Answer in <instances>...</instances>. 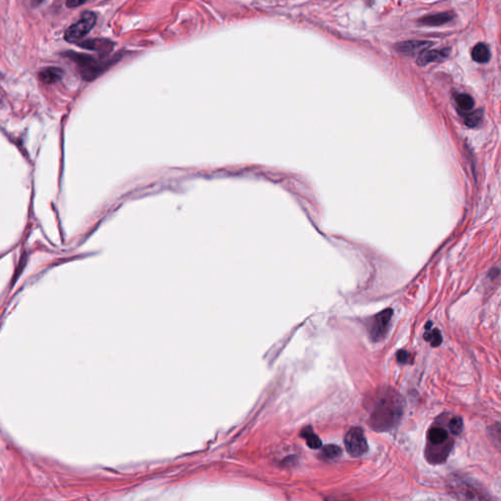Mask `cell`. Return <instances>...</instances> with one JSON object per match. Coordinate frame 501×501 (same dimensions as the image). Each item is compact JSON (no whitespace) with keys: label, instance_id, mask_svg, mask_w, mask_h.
<instances>
[{"label":"cell","instance_id":"cell-1","mask_svg":"<svg viewBox=\"0 0 501 501\" xmlns=\"http://www.w3.org/2000/svg\"><path fill=\"white\" fill-rule=\"evenodd\" d=\"M403 407L398 395L393 392H385L371 415V424L375 430H388L397 423Z\"/></svg>","mask_w":501,"mask_h":501},{"label":"cell","instance_id":"cell-2","mask_svg":"<svg viewBox=\"0 0 501 501\" xmlns=\"http://www.w3.org/2000/svg\"><path fill=\"white\" fill-rule=\"evenodd\" d=\"M63 55L77 63L82 79L87 82L96 80L119 60V57L109 60H99L90 55L77 53L73 51H69Z\"/></svg>","mask_w":501,"mask_h":501},{"label":"cell","instance_id":"cell-3","mask_svg":"<svg viewBox=\"0 0 501 501\" xmlns=\"http://www.w3.org/2000/svg\"><path fill=\"white\" fill-rule=\"evenodd\" d=\"M96 15L93 12L86 11L82 14V19L71 26L65 32V40L68 42H77L85 37L94 27Z\"/></svg>","mask_w":501,"mask_h":501},{"label":"cell","instance_id":"cell-4","mask_svg":"<svg viewBox=\"0 0 501 501\" xmlns=\"http://www.w3.org/2000/svg\"><path fill=\"white\" fill-rule=\"evenodd\" d=\"M346 449L353 457H360L368 450L365 436L360 428H352L345 438Z\"/></svg>","mask_w":501,"mask_h":501},{"label":"cell","instance_id":"cell-5","mask_svg":"<svg viewBox=\"0 0 501 501\" xmlns=\"http://www.w3.org/2000/svg\"><path fill=\"white\" fill-rule=\"evenodd\" d=\"M392 316H393V310L387 309L378 313L374 317L370 329L371 338L378 342L386 337L391 325Z\"/></svg>","mask_w":501,"mask_h":501},{"label":"cell","instance_id":"cell-6","mask_svg":"<svg viewBox=\"0 0 501 501\" xmlns=\"http://www.w3.org/2000/svg\"><path fill=\"white\" fill-rule=\"evenodd\" d=\"M432 42L428 41H408L400 42L395 45V50L402 54L412 55L419 54L427 50L430 46H432Z\"/></svg>","mask_w":501,"mask_h":501},{"label":"cell","instance_id":"cell-7","mask_svg":"<svg viewBox=\"0 0 501 501\" xmlns=\"http://www.w3.org/2000/svg\"><path fill=\"white\" fill-rule=\"evenodd\" d=\"M453 18H454V14L452 12H442V13L428 15L420 19L419 23L421 25L428 27H439L449 23L450 21L453 20Z\"/></svg>","mask_w":501,"mask_h":501},{"label":"cell","instance_id":"cell-8","mask_svg":"<svg viewBox=\"0 0 501 501\" xmlns=\"http://www.w3.org/2000/svg\"><path fill=\"white\" fill-rule=\"evenodd\" d=\"M79 46L84 49L97 51V52H102V53H109L113 50L114 43L108 40H88V41H82L78 43Z\"/></svg>","mask_w":501,"mask_h":501},{"label":"cell","instance_id":"cell-9","mask_svg":"<svg viewBox=\"0 0 501 501\" xmlns=\"http://www.w3.org/2000/svg\"><path fill=\"white\" fill-rule=\"evenodd\" d=\"M449 53L448 49L444 50H425L424 52L420 53V56L417 59V65L418 66H426L430 63L433 62H440L447 58Z\"/></svg>","mask_w":501,"mask_h":501},{"label":"cell","instance_id":"cell-10","mask_svg":"<svg viewBox=\"0 0 501 501\" xmlns=\"http://www.w3.org/2000/svg\"><path fill=\"white\" fill-rule=\"evenodd\" d=\"M63 71L61 69L55 68V67H49V68L44 69L40 73V80L41 82L47 84H51L58 82L62 80L63 78Z\"/></svg>","mask_w":501,"mask_h":501},{"label":"cell","instance_id":"cell-11","mask_svg":"<svg viewBox=\"0 0 501 501\" xmlns=\"http://www.w3.org/2000/svg\"><path fill=\"white\" fill-rule=\"evenodd\" d=\"M448 435L446 429L442 427H433L428 433V440L432 446H441L447 442Z\"/></svg>","mask_w":501,"mask_h":501},{"label":"cell","instance_id":"cell-12","mask_svg":"<svg viewBox=\"0 0 501 501\" xmlns=\"http://www.w3.org/2000/svg\"><path fill=\"white\" fill-rule=\"evenodd\" d=\"M472 58L475 62L484 64L490 59V51L485 43H478L472 50Z\"/></svg>","mask_w":501,"mask_h":501},{"label":"cell","instance_id":"cell-13","mask_svg":"<svg viewBox=\"0 0 501 501\" xmlns=\"http://www.w3.org/2000/svg\"><path fill=\"white\" fill-rule=\"evenodd\" d=\"M455 101L457 104V107L462 111V114L471 112L472 109L474 108V100L469 94L466 93H461L455 96Z\"/></svg>","mask_w":501,"mask_h":501},{"label":"cell","instance_id":"cell-14","mask_svg":"<svg viewBox=\"0 0 501 501\" xmlns=\"http://www.w3.org/2000/svg\"><path fill=\"white\" fill-rule=\"evenodd\" d=\"M302 436L304 437V439L307 441V444L308 446L311 447V448H313V449H317V448H320L321 446H322V443L321 441L319 440L318 436L316 433H314V432L312 431V428L311 427H308V428H305L302 432Z\"/></svg>","mask_w":501,"mask_h":501},{"label":"cell","instance_id":"cell-15","mask_svg":"<svg viewBox=\"0 0 501 501\" xmlns=\"http://www.w3.org/2000/svg\"><path fill=\"white\" fill-rule=\"evenodd\" d=\"M321 454L323 457H325L326 459H334L341 456L342 449L335 445L325 446L321 450Z\"/></svg>","mask_w":501,"mask_h":501},{"label":"cell","instance_id":"cell-16","mask_svg":"<svg viewBox=\"0 0 501 501\" xmlns=\"http://www.w3.org/2000/svg\"><path fill=\"white\" fill-rule=\"evenodd\" d=\"M424 338H425L426 341L430 342V344H431L432 347H439L442 344V342H443L442 333L438 329H433L431 332L426 333L424 335Z\"/></svg>","mask_w":501,"mask_h":501},{"label":"cell","instance_id":"cell-17","mask_svg":"<svg viewBox=\"0 0 501 501\" xmlns=\"http://www.w3.org/2000/svg\"><path fill=\"white\" fill-rule=\"evenodd\" d=\"M482 113L481 112H478V111H475V112H470L468 114H465L464 115V122L465 123L468 125V126H477L480 122L482 121Z\"/></svg>","mask_w":501,"mask_h":501},{"label":"cell","instance_id":"cell-18","mask_svg":"<svg viewBox=\"0 0 501 501\" xmlns=\"http://www.w3.org/2000/svg\"><path fill=\"white\" fill-rule=\"evenodd\" d=\"M448 427H449V430L451 431V433H454V435H459L462 431V428H463L462 419L460 417L451 418V420L449 421Z\"/></svg>","mask_w":501,"mask_h":501},{"label":"cell","instance_id":"cell-19","mask_svg":"<svg viewBox=\"0 0 501 501\" xmlns=\"http://www.w3.org/2000/svg\"><path fill=\"white\" fill-rule=\"evenodd\" d=\"M408 356H409V354L406 351H399V352H397V353H396V358H397L398 362L399 363H403V364L407 363Z\"/></svg>","mask_w":501,"mask_h":501},{"label":"cell","instance_id":"cell-20","mask_svg":"<svg viewBox=\"0 0 501 501\" xmlns=\"http://www.w3.org/2000/svg\"><path fill=\"white\" fill-rule=\"evenodd\" d=\"M86 1H88V0H67L66 5L69 8H76V7H79L82 4H84Z\"/></svg>","mask_w":501,"mask_h":501},{"label":"cell","instance_id":"cell-21","mask_svg":"<svg viewBox=\"0 0 501 501\" xmlns=\"http://www.w3.org/2000/svg\"><path fill=\"white\" fill-rule=\"evenodd\" d=\"M43 1H44V0H29V2H30V6H32V7H37V6L41 5V3H42Z\"/></svg>","mask_w":501,"mask_h":501},{"label":"cell","instance_id":"cell-22","mask_svg":"<svg viewBox=\"0 0 501 501\" xmlns=\"http://www.w3.org/2000/svg\"><path fill=\"white\" fill-rule=\"evenodd\" d=\"M0 103H1V101H0Z\"/></svg>","mask_w":501,"mask_h":501}]
</instances>
